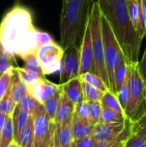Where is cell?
<instances>
[{"mask_svg": "<svg viewBox=\"0 0 146 147\" xmlns=\"http://www.w3.org/2000/svg\"><path fill=\"white\" fill-rule=\"evenodd\" d=\"M17 146H18V145H17V143H16L15 141H12V142H11L7 147H17Z\"/></svg>", "mask_w": 146, "mask_h": 147, "instance_id": "obj_48", "label": "cell"}, {"mask_svg": "<svg viewBox=\"0 0 146 147\" xmlns=\"http://www.w3.org/2000/svg\"><path fill=\"white\" fill-rule=\"evenodd\" d=\"M145 90H146V83H145Z\"/></svg>", "mask_w": 146, "mask_h": 147, "instance_id": "obj_53", "label": "cell"}, {"mask_svg": "<svg viewBox=\"0 0 146 147\" xmlns=\"http://www.w3.org/2000/svg\"><path fill=\"white\" fill-rule=\"evenodd\" d=\"M30 115L33 119L34 130V147H36L47 134L52 121L47 116L45 109L41 103H40Z\"/></svg>", "mask_w": 146, "mask_h": 147, "instance_id": "obj_11", "label": "cell"}, {"mask_svg": "<svg viewBox=\"0 0 146 147\" xmlns=\"http://www.w3.org/2000/svg\"><path fill=\"white\" fill-rule=\"evenodd\" d=\"M79 78L83 82L87 83V84H90L91 86H93V87H95V88H96V89H98L103 92L109 90V89L105 84V83L102 81V79L92 72H87V73L82 74L79 76Z\"/></svg>", "mask_w": 146, "mask_h": 147, "instance_id": "obj_28", "label": "cell"}, {"mask_svg": "<svg viewBox=\"0 0 146 147\" xmlns=\"http://www.w3.org/2000/svg\"><path fill=\"white\" fill-rule=\"evenodd\" d=\"M139 68L140 74H141L145 83H146V47L141 61L139 62Z\"/></svg>", "mask_w": 146, "mask_h": 147, "instance_id": "obj_44", "label": "cell"}, {"mask_svg": "<svg viewBox=\"0 0 146 147\" xmlns=\"http://www.w3.org/2000/svg\"><path fill=\"white\" fill-rule=\"evenodd\" d=\"M133 133V122L130 121L124 132L116 139L110 140V141H106V142H96L94 147H123L126 140L127 138L130 136V134Z\"/></svg>", "mask_w": 146, "mask_h": 147, "instance_id": "obj_20", "label": "cell"}, {"mask_svg": "<svg viewBox=\"0 0 146 147\" xmlns=\"http://www.w3.org/2000/svg\"><path fill=\"white\" fill-rule=\"evenodd\" d=\"M63 54V47L54 41L38 47L35 55L44 76L59 71Z\"/></svg>", "mask_w": 146, "mask_h": 147, "instance_id": "obj_7", "label": "cell"}, {"mask_svg": "<svg viewBox=\"0 0 146 147\" xmlns=\"http://www.w3.org/2000/svg\"><path fill=\"white\" fill-rule=\"evenodd\" d=\"M146 127V112L134 123H133V132L140 128Z\"/></svg>", "mask_w": 146, "mask_h": 147, "instance_id": "obj_43", "label": "cell"}, {"mask_svg": "<svg viewBox=\"0 0 146 147\" xmlns=\"http://www.w3.org/2000/svg\"><path fill=\"white\" fill-rule=\"evenodd\" d=\"M60 88V84H56L44 78L39 79L35 84L28 86V92L40 103L43 104Z\"/></svg>", "mask_w": 146, "mask_h": 147, "instance_id": "obj_12", "label": "cell"}, {"mask_svg": "<svg viewBox=\"0 0 146 147\" xmlns=\"http://www.w3.org/2000/svg\"><path fill=\"white\" fill-rule=\"evenodd\" d=\"M133 133H135L137 135H139L141 139H143L146 142V127L145 128H140L138 130L133 131Z\"/></svg>", "mask_w": 146, "mask_h": 147, "instance_id": "obj_45", "label": "cell"}, {"mask_svg": "<svg viewBox=\"0 0 146 147\" xmlns=\"http://www.w3.org/2000/svg\"><path fill=\"white\" fill-rule=\"evenodd\" d=\"M88 24L89 28L90 37H91L95 74L97 75L100 78H102V81L109 89V83H108L106 65H105L104 47H103V41H102V28H101V10L96 0L94 2L92 5L88 19Z\"/></svg>", "mask_w": 146, "mask_h": 147, "instance_id": "obj_5", "label": "cell"}, {"mask_svg": "<svg viewBox=\"0 0 146 147\" xmlns=\"http://www.w3.org/2000/svg\"><path fill=\"white\" fill-rule=\"evenodd\" d=\"M71 120H69L62 124L56 125L57 139L62 147H71L74 141L71 131Z\"/></svg>", "mask_w": 146, "mask_h": 147, "instance_id": "obj_19", "label": "cell"}, {"mask_svg": "<svg viewBox=\"0 0 146 147\" xmlns=\"http://www.w3.org/2000/svg\"><path fill=\"white\" fill-rule=\"evenodd\" d=\"M9 92L13 101L17 104L28 92V86L20 78L15 67L13 68L9 84Z\"/></svg>", "mask_w": 146, "mask_h": 147, "instance_id": "obj_15", "label": "cell"}, {"mask_svg": "<svg viewBox=\"0 0 146 147\" xmlns=\"http://www.w3.org/2000/svg\"><path fill=\"white\" fill-rule=\"evenodd\" d=\"M17 147H22V146H17Z\"/></svg>", "mask_w": 146, "mask_h": 147, "instance_id": "obj_52", "label": "cell"}, {"mask_svg": "<svg viewBox=\"0 0 146 147\" xmlns=\"http://www.w3.org/2000/svg\"><path fill=\"white\" fill-rule=\"evenodd\" d=\"M137 32L139 37L143 40L146 35V0H139V17Z\"/></svg>", "mask_w": 146, "mask_h": 147, "instance_id": "obj_32", "label": "cell"}, {"mask_svg": "<svg viewBox=\"0 0 146 147\" xmlns=\"http://www.w3.org/2000/svg\"><path fill=\"white\" fill-rule=\"evenodd\" d=\"M15 69L17 71V73H18V75L20 77V78L26 84L27 86H30V85L35 84L39 79L44 78L39 76L38 74L34 73V72H32L30 71L26 70L23 67H18V66H16Z\"/></svg>", "mask_w": 146, "mask_h": 147, "instance_id": "obj_34", "label": "cell"}, {"mask_svg": "<svg viewBox=\"0 0 146 147\" xmlns=\"http://www.w3.org/2000/svg\"><path fill=\"white\" fill-rule=\"evenodd\" d=\"M19 2H20V0H15V5H16V4H19Z\"/></svg>", "mask_w": 146, "mask_h": 147, "instance_id": "obj_50", "label": "cell"}, {"mask_svg": "<svg viewBox=\"0 0 146 147\" xmlns=\"http://www.w3.org/2000/svg\"><path fill=\"white\" fill-rule=\"evenodd\" d=\"M15 142L18 146L22 147H34V123L31 115L23 127L18 135Z\"/></svg>", "mask_w": 146, "mask_h": 147, "instance_id": "obj_18", "label": "cell"}, {"mask_svg": "<svg viewBox=\"0 0 146 147\" xmlns=\"http://www.w3.org/2000/svg\"><path fill=\"white\" fill-rule=\"evenodd\" d=\"M74 115L81 120L88 121V102L83 100V102L76 104L74 109Z\"/></svg>", "mask_w": 146, "mask_h": 147, "instance_id": "obj_40", "label": "cell"}, {"mask_svg": "<svg viewBox=\"0 0 146 147\" xmlns=\"http://www.w3.org/2000/svg\"><path fill=\"white\" fill-rule=\"evenodd\" d=\"M101 28L102 35L104 47V57H105V65L106 70L109 83V90L113 93H115L114 89V73L115 68L124 59L121 49L120 45L108 24L106 18L101 13Z\"/></svg>", "mask_w": 146, "mask_h": 147, "instance_id": "obj_6", "label": "cell"}, {"mask_svg": "<svg viewBox=\"0 0 146 147\" xmlns=\"http://www.w3.org/2000/svg\"><path fill=\"white\" fill-rule=\"evenodd\" d=\"M12 141H14V128L11 115H8L0 134V147H7Z\"/></svg>", "mask_w": 146, "mask_h": 147, "instance_id": "obj_24", "label": "cell"}, {"mask_svg": "<svg viewBox=\"0 0 146 147\" xmlns=\"http://www.w3.org/2000/svg\"><path fill=\"white\" fill-rule=\"evenodd\" d=\"M35 40L38 45V47L54 41L49 33L45 32V31H40L39 29L37 30V32L35 34Z\"/></svg>", "mask_w": 146, "mask_h": 147, "instance_id": "obj_41", "label": "cell"}, {"mask_svg": "<svg viewBox=\"0 0 146 147\" xmlns=\"http://www.w3.org/2000/svg\"><path fill=\"white\" fill-rule=\"evenodd\" d=\"M56 130V125L52 121L50 129L46 135V137L43 139V140L36 147H54V134Z\"/></svg>", "mask_w": 146, "mask_h": 147, "instance_id": "obj_38", "label": "cell"}, {"mask_svg": "<svg viewBox=\"0 0 146 147\" xmlns=\"http://www.w3.org/2000/svg\"><path fill=\"white\" fill-rule=\"evenodd\" d=\"M54 147H62L61 145L59 144L58 139H57V135H56V130H55V134H54Z\"/></svg>", "mask_w": 146, "mask_h": 147, "instance_id": "obj_47", "label": "cell"}, {"mask_svg": "<svg viewBox=\"0 0 146 147\" xmlns=\"http://www.w3.org/2000/svg\"><path fill=\"white\" fill-rule=\"evenodd\" d=\"M21 59L24 61V67L26 70L30 71L32 72H34L36 74H38L39 76L45 78V76L43 75L41 69L40 67L38 59L36 58L35 53H29L28 54H25L23 56L21 57Z\"/></svg>", "mask_w": 146, "mask_h": 147, "instance_id": "obj_26", "label": "cell"}, {"mask_svg": "<svg viewBox=\"0 0 146 147\" xmlns=\"http://www.w3.org/2000/svg\"><path fill=\"white\" fill-rule=\"evenodd\" d=\"M123 147H146V142L133 132L126 140Z\"/></svg>", "mask_w": 146, "mask_h": 147, "instance_id": "obj_39", "label": "cell"}, {"mask_svg": "<svg viewBox=\"0 0 146 147\" xmlns=\"http://www.w3.org/2000/svg\"><path fill=\"white\" fill-rule=\"evenodd\" d=\"M101 103L102 107H106L108 109H111L116 112H119L124 115H126L124 110L122 109L120 103L119 102V99L116 96V94L113 93L110 90H108L106 92H104L102 98L101 100Z\"/></svg>", "mask_w": 146, "mask_h": 147, "instance_id": "obj_22", "label": "cell"}, {"mask_svg": "<svg viewBox=\"0 0 146 147\" xmlns=\"http://www.w3.org/2000/svg\"><path fill=\"white\" fill-rule=\"evenodd\" d=\"M82 83L83 82L80 79V78L77 77L63 84H60L62 88V91L68 97V99L71 102H72L74 105L83 101Z\"/></svg>", "mask_w": 146, "mask_h": 147, "instance_id": "obj_14", "label": "cell"}, {"mask_svg": "<svg viewBox=\"0 0 146 147\" xmlns=\"http://www.w3.org/2000/svg\"><path fill=\"white\" fill-rule=\"evenodd\" d=\"M71 147H77V146H76V144H75V142H74V141H73V142H72V144L71 145Z\"/></svg>", "mask_w": 146, "mask_h": 147, "instance_id": "obj_49", "label": "cell"}, {"mask_svg": "<svg viewBox=\"0 0 146 147\" xmlns=\"http://www.w3.org/2000/svg\"><path fill=\"white\" fill-rule=\"evenodd\" d=\"M116 96H117V97L119 99V102L120 103V106H121L122 109L124 110V112H126V107H127V104H128V101H129V91H128L127 78H126V80L124 83V84L121 86V88L117 92Z\"/></svg>", "mask_w": 146, "mask_h": 147, "instance_id": "obj_37", "label": "cell"}, {"mask_svg": "<svg viewBox=\"0 0 146 147\" xmlns=\"http://www.w3.org/2000/svg\"><path fill=\"white\" fill-rule=\"evenodd\" d=\"M82 86H83V94L84 101H86V102H91V101L101 102L102 96L104 94L103 91H102V90H100L84 82L82 83Z\"/></svg>", "mask_w": 146, "mask_h": 147, "instance_id": "obj_29", "label": "cell"}, {"mask_svg": "<svg viewBox=\"0 0 146 147\" xmlns=\"http://www.w3.org/2000/svg\"><path fill=\"white\" fill-rule=\"evenodd\" d=\"M131 121L127 119L124 122L119 123H97L93 127L91 137L96 142L110 141L119 137L126 129Z\"/></svg>", "mask_w": 146, "mask_h": 147, "instance_id": "obj_9", "label": "cell"}, {"mask_svg": "<svg viewBox=\"0 0 146 147\" xmlns=\"http://www.w3.org/2000/svg\"><path fill=\"white\" fill-rule=\"evenodd\" d=\"M14 67L5 71L0 75V99L6 94L9 88L10 84V78H11V73Z\"/></svg>", "mask_w": 146, "mask_h": 147, "instance_id": "obj_36", "label": "cell"}, {"mask_svg": "<svg viewBox=\"0 0 146 147\" xmlns=\"http://www.w3.org/2000/svg\"><path fill=\"white\" fill-rule=\"evenodd\" d=\"M74 109H75V105L72 103V102H71L68 99V97L62 91L59 98V106L56 110V114L52 122L55 125H59L72 119V115L74 114Z\"/></svg>", "mask_w": 146, "mask_h": 147, "instance_id": "obj_13", "label": "cell"}, {"mask_svg": "<svg viewBox=\"0 0 146 147\" xmlns=\"http://www.w3.org/2000/svg\"><path fill=\"white\" fill-rule=\"evenodd\" d=\"M80 48L74 45L64 50L61 66L59 70V82L63 84L69 80L79 77Z\"/></svg>", "mask_w": 146, "mask_h": 147, "instance_id": "obj_8", "label": "cell"}, {"mask_svg": "<svg viewBox=\"0 0 146 147\" xmlns=\"http://www.w3.org/2000/svg\"><path fill=\"white\" fill-rule=\"evenodd\" d=\"M128 118L119 113L116 112L111 109L102 107V113H101V117H100V121L101 123H119V122H124L127 120Z\"/></svg>", "mask_w": 146, "mask_h": 147, "instance_id": "obj_21", "label": "cell"}, {"mask_svg": "<svg viewBox=\"0 0 146 147\" xmlns=\"http://www.w3.org/2000/svg\"><path fill=\"white\" fill-rule=\"evenodd\" d=\"M94 0H66L60 15V43L63 49L82 40Z\"/></svg>", "mask_w": 146, "mask_h": 147, "instance_id": "obj_3", "label": "cell"}, {"mask_svg": "<svg viewBox=\"0 0 146 147\" xmlns=\"http://www.w3.org/2000/svg\"><path fill=\"white\" fill-rule=\"evenodd\" d=\"M37 28L30 10L19 4L11 8L0 22V46L9 53L18 56L35 53Z\"/></svg>", "mask_w": 146, "mask_h": 147, "instance_id": "obj_1", "label": "cell"}, {"mask_svg": "<svg viewBox=\"0 0 146 147\" xmlns=\"http://www.w3.org/2000/svg\"><path fill=\"white\" fill-rule=\"evenodd\" d=\"M127 10L132 24L137 31L139 17V0H127Z\"/></svg>", "mask_w": 146, "mask_h": 147, "instance_id": "obj_33", "label": "cell"}, {"mask_svg": "<svg viewBox=\"0 0 146 147\" xmlns=\"http://www.w3.org/2000/svg\"><path fill=\"white\" fill-rule=\"evenodd\" d=\"M88 102V121L90 125L95 126L100 121L101 113H102V103L98 101H91Z\"/></svg>", "mask_w": 146, "mask_h": 147, "instance_id": "obj_27", "label": "cell"}, {"mask_svg": "<svg viewBox=\"0 0 146 147\" xmlns=\"http://www.w3.org/2000/svg\"><path fill=\"white\" fill-rule=\"evenodd\" d=\"M61 92H62V89L60 88L55 94H53L48 100H46L42 104L47 116L49 117V119L52 121H53V119H54V116H55V114H56V110H57L58 106H59Z\"/></svg>", "mask_w": 146, "mask_h": 147, "instance_id": "obj_25", "label": "cell"}, {"mask_svg": "<svg viewBox=\"0 0 146 147\" xmlns=\"http://www.w3.org/2000/svg\"><path fill=\"white\" fill-rule=\"evenodd\" d=\"M74 142H75L77 147H94L95 145L96 144V140L91 136L74 140Z\"/></svg>", "mask_w": 146, "mask_h": 147, "instance_id": "obj_42", "label": "cell"}, {"mask_svg": "<svg viewBox=\"0 0 146 147\" xmlns=\"http://www.w3.org/2000/svg\"><path fill=\"white\" fill-rule=\"evenodd\" d=\"M66 0H62V3H64V2H65Z\"/></svg>", "mask_w": 146, "mask_h": 147, "instance_id": "obj_51", "label": "cell"}, {"mask_svg": "<svg viewBox=\"0 0 146 147\" xmlns=\"http://www.w3.org/2000/svg\"><path fill=\"white\" fill-rule=\"evenodd\" d=\"M127 70H128V67L125 59H123L114 70V89H115L116 94L126 80Z\"/></svg>", "mask_w": 146, "mask_h": 147, "instance_id": "obj_23", "label": "cell"}, {"mask_svg": "<svg viewBox=\"0 0 146 147\" xmlns=\"http://www.w3.org/2000/svg\"><path fill=\"white\" fill-rule=\"evenodd\" d=\"M40 104V102L34 97L32 96L29 93H28L18 103L17 105H19L20 107H22V109L28 110L30 114L34 110V109Z\"/></svg>", "mask_w": 146, "mask_h": 147, "instance_id": "obj_35", "label": "cell"}, {"mask_svg": "<svg viewBox=\"0 0 146 147\" xmlns=\"http://www.w3.org/2000/svg\"><path fill=\"white\" fill-rule=\"evenodd\" d=\"M7 116H8V115L0 113V134H1V133H2V131H3V127H4V124H5Z\"/></svg>", "mask_w": 146, "mask_h": 147, "instance_id": "obj_46", "label": "cell"}, {"mask_svg": "<svg viewBox=\"0 0 146 147\" xmlns=\"http://www.w3.org/2000/svg\"><path fill=\"white\" fill-rule=\"evenodd\" d=\"M127 67L129 101L125 113L126 117L134 123L146 112L145 83L140 74L139 62L127 65Z\"/></svg>", "mask_w": 146, "mask_h": 147, "instance_id": "obj_4", "label": "cell"}, {"mask_svg": "<svg viewBox=\"0 0 146 147\" xmlns=\"http://www.w3.org/2000/svg\"><path fill=\"white\" fill-rule=\"evenodd\" d=\"M29 116H30V113L28 110L22 109L19 105H16L11 115L13 128H14V141L16 140L21 131L25 127Z\"/></svg>", "mask_w": 146, "mask_h": 147, "instance_id": "obj_17", "label": "cell"}, {"mask_svg": "<svg viewBox=\"0 0 146 147\" xmlns=\"http://www.w3.org/2000/svg\"><path fill=\"white\" fill-rule=\"evenodd\" d=\"M80 48V69L79 76L87 72H92L95 74L94 70V61H93V53L91 45V37L89 24H87L84 28L83 35L81 40Z\"/></svg>", "mask_w": 146, "mask_h": 147, "instance_id": "obj_10", "label": "cell"}, {"mask_svg": "<svg viewBox=\"0 0 146 147\" xmlns=\"http://www.w3.org/2000/svg\"><path fill=\"white\" fill-rule=\"evenodd\" d=\"M93 127L94 126L90 125L88 121L81 120L73 114L71 120V131L74 140L91 136Z\"/></svg>", "mask_w": 146, "mask_h": 147, "instance_id": "obj_16", "label": "cell"}, {"mask_svg": "<svg viewBox=\"0 0 146 147\" xmlns=\"http://www.w3.org/2000/svg\"><path fill=\"white\" fill-rule=\"evenodd\" d=\"M16 64L15 56L7 53L0 46V75L12 67H16Z\"/></svg>", "mask_w": 146, "mask_h": 147, "instance_id": "obj_30", "label": "cell"}, {"mask_svg": "<svg viewBox=\"0 0 146 147\" xmlns=\"http://www.w3.org/2000/svg\"><path fill=\"white\" fill-rule=\"evenodd\" d=\"M108 22L127 65L138 63L142 40L130 20L127 0H96Z\"/></svg>", "mask_w": 146, "mask_h": 147, "instance_id": "obj_2", "label": "cell"}, {"mask_svg": "<svg viewBox=\"0 0 146 147\" xmlns=\"http://www.w3.org/2000/svg\"><path fill=\"white\" fill-rule=\"evenodd\" d=\"M16 105L10 96L9 90H8L6 94L0 99V113L6 115H12Z\"/></svg>", "mask_w": 146, "mask_h": 147, "instance_id": "obj_31", "label": "cell"}]
</instances>
